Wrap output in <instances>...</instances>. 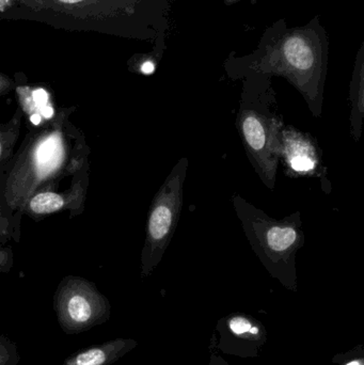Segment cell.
<instances>
[{"label": "cell", "mask_w": 364, "mask_h": 365, "mask_svg": "<svg viewBox=\"0 0 364 365\" xmlns=\"http://www.w3.org/2000/svg\"><path fill=\"white\" fill-rule=\"evenodd\" d=\"M232 202L244 233L265 267L278 276L294 274L296 255L306 240L301 212L278 220L236 193Z\"/></svg>", "instance_id": "6da1fadb"}, {"label": "cell", "mask_w": 364, "mask_h": 365, "mask_svg": "<svg viewBox=\"0 0 364 365\" xmlns=\"http://www.w3.org/2000/svg\"><path fill=\"white\" fill-rule=\"evenodd\" d=\"M274 96L245 92L236 128L246 154L263 184L275 188L280 164V132L284 122L273 106Z\"/></svg>", "instance_id": "7a4b0ae2"}, {"label": "cell", "mask_w": 364, "mask_h": 365, "mask_svg": "<svg viewBox=\"0 0 364 365\" xmlns=\"http://www.w3.org/2000/svg\"><path fill=\"white\" fill-rule=\"evenodd\" d=\"M188 158H182L173 167L150 207L147 238L142 250V269L149 274L166 252L175 235L184 204V185Z\"/></svg>", "instance_id": "3957f363"}, {"label": "cell", "mask_w": 364, "mask_h": 365, "mask_svg": "<svg viewBox=\"0 0 364 365\" xmlns=\"http://www.w3.org/2000/svg\"><path fill=\"white\" fill-rule=\"evenodd\" d=\"M58 324L66 334L89 331L106 323L110 317V304L92 283L68 278L58 287L53 298Z\"/></svg>", "instance_id": "277c9868"}, {"label": "cell", "mask_w": 364, "mask_h": 365, "mask_svg": "<svg viewBox=\"0 0 364 365\" xmlns=\"http://www.w3.org/2000/svg\"><path fill=\"white\" fill-rule=\"evenodd\" d=\"M279 156L286 177L326 180L322 149L308 133L284 124L280 132Z\"/></svg>", "instance_id": "5b68a950"}, {"label": "cell", "mask_w": 364, "mask_h": 365, "mask_svg": "<svg viewBox=\"0 0 364 365\" xmlns=\"http://www.w3.org/2000/svg\"><path fill=\"white\" fill-rule=\"evenodd\" d=\"M130 349V341H108L80 349L64 360L63 365H110Z\"/></svg>", "instance_id": "8992f818"}, {"label": "cell", "mask_w": 364, "mask_h": 365, "mask_svg": "<svg viewBox=\"0 0 364 365\" xmlns=\"http://www.w3.org/2000/svg\"><path fill=\"white\" fill-rule=\"evenodd\" d=\"M350 102H352V111H350V126L352 135L355 140L359 141L363 135L364 117V78L363 66L359 64L357 71H355L353 79L352 89H350Z\"/></svg>", "instance_id": "52a82bcc"}, {"label": "cell", "mask_w": 364, "mask_h": 365, "mask_svg": "<svg viewBox=\"0 0 364 365\" xmlns=\"http://www.w3.org/2000/svg\"><path fill=\"white\" fill-rule=\"evenodd\" d=\"M63 206L61 195L53 192H42L34 195L30 200L29 208L36 214H49L56 212Z\"/></svg>", "instance_id": "ba28073f"}, {"label": "cell", "mask_w": 364, "mask_h": 365, "mask_svg": "<svg viewBox=\"0 0 364 365\" xmlns=\"http://www.w3.org/2000/svg\"><path fill=\"white\" fill-rule=\"evenodd\" d=\"M21 356L14 342L0 334V365H17Z\"/></svg>", "instance_id": "9c48e42d"}, {"label": "cell", "mask_w": 364, "mask_h": 365, "mask_svg": "<svg viewBox=\"0 0 364 365\" xmlns=\"http://www.w3.org/2000/svg\"><path fill=\"white\" fill-rule=\"evenodd\" d=\"M230 327L234 334H243L250 331L251 324L243 317H235L231 321Z\"/></svg>", "instance_id": "30bf717a"}, {"label": "cell", "mask_w": 364, "mask_h": 365, "mask_svg": "<svg viewBox=\"0 0 364 365\" xmlns=\"http://www.w3.org/2000/svg\"><path fill=\"white\" fill-rule=\"evenodd\" d=\"M33 100L38 105H45L47 101H48V94H47L45 90H36V91L33 92Z\"/></svg>", "instance_id": "8fae6325"}, {"label": "cell", "mask_w": 364, "mask_h": 365, "mask_svg": "<svg viewBox=\"0 0 364 365\" xmlns=\"http://www.w3.org/2000/svg\"><path fill=\"white\" fill-rule=\"evenodd\" d=\"M154 71H155V64L150 61V60H147V61H145V63L141 66V72H142L143 74H153Z\"/></svg>", "instance_id": "7c38bea8"}, {"label": "cell", "mask_w": 364, "mask_h": 365, "mask_svg": "<svg viewBox=\"0 0 364 365\" xmlns=\"http://www.w3.org/2000/svg\"><path fill=\"white\" fill-rule=\"evenodd\" d=\"M42 115H44V118L46 119H51L53 115V109L51 108V106H45L42 110Z\"/></svg>", "instance_id": "4fadbf2b"}, {"label": "cell", "mask_w": 364, "mask_h": 365, "mask_svg": "<svg viewBox=\"0 0 364 365\" xmlns=\"http://www.w3.org/2000/svg\"><path fill=\"white\" fill-rule=\"evenodd\" d=\"M30 121L31 123H33L34 125H38L41 123V115H38V113H34L30 117Z\"/></svg>", "instance_id": "5bb4252c"}, {"label": "cell", "mask_w": 364, "mask_h": 365, "mask_svg": "<svg viewBox=\"0 0 364 365\" xmlns=\"http://www.w3.org/2000/svg\"><path fill=\"white\" fill-rule=\"evenodd\" d=\"M62 2H66V4H75V2L81 1V0H60Z\"/></svg>", "instance_id": "9a60e30c"}, {"label": "cell", "mask_w": 364, "mask_h": 365, "mask_svg": "<svg viewBox=\"0 0 364 365\" xmlns=\"http://www.w3.org/2000/svg\"><path fill=\"white\" fill-rule=\"evenodd\" d=\"M348 365H361V364L359 361H353L350 362V364H348Z\"/></svg>", "instance_id": "2e32d148"}, {"label": "cell", "mask_w": 364, "mask_h": 365, "mask_svg": "<svg viewBox=\"0 0 364 365\" xmlns=\"http://www.w3.org/2000/svg\"><path fill=\"white\" fill-rule=\"evenodd\" d=\"M234 1H236V0H227V4H232Z\"/></svg>", "instance_id": "e0dca14e"}, {"label": "cell", "mask_w": 364, "mask_h": 365, "mask_svg": "<svg viewBox=\"0 0 364 365\" xmlns=\"http://www.w3.org/2000/svg\"><path fill=\"white\" fill-rule=\"evenodd\" d=\"M1 153H2V143H0V156H1Z\"/></svg>", "instance_id": "ac0fdd59"}]
</instances>
